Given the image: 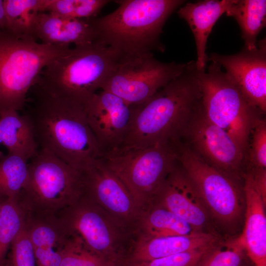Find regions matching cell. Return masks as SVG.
Segmentation results:
<instances>
[{
	"label": "cell",
	"mask_w": 266,
	"mask_h": 266,
	"mask_svg": "<svg viewBox=\"0 0 266 266\" xmlns=\"http://www.w3.org/2000/svg\"><path fill=\"white\" fill-rule=\"evenodd\" d=\"M202 106L196 62L186 63L182 72L144 103L132 105L131 123L118 149H138L170 143L185 133Z\"/></svg>",
	"instance_id": "6da1fadb"
},
{
	"label": "cell",
	"mask_w": 266,
	"mask_h": 266,
	"mask_svg": "<svg viewBox=\"0 0 266 266\" xmlns=\"http://www.w3.org/2000/svg\"><path fill=\"white\" fill-rule=\"evenodd\" d=\"M26 114L38 148L46 149L82 172L103 153L89 124L84 106L50 94L36 84Z\"/></svg>",
	"instance_id": "7a4b0ae2"
},
{
	"label": "cell",
	"mask_w": 266,
	"mask_h": 266,
	"mask_svg": "<svg viewBox=\"0 0 266 266\" xmlns=\"http://www.w3.org/2000/svg\"><path fill=\"white\" fill-rule=\"evenodd\" d=\"M119 6L101 17L92 18L97 40L121 56L152 51L164 52L160 41L163 28L182 0H116Z\"/></svg>",
	"instance_id": "3957f363"
},
{
	"label": "cell",
	"mask_w": 266,
	"mask_h": 266,
	"mask_svg": "<svg viewBox=\"0 0 266 266\" xmlns=\"http://www.w3.org/2000/svg\"><path fill=\"white\" fill-rule=\"evenodd\" d=\"M120 57L98 40L74 46L47 65L35 84L52 95L84 106L101 89Z\"/></svg>",
	"instance_id": "277c9868"
},
{
	"label": "cell",
	"mask_w": 266,
	"mask_h": 266,
	"mask_svg": "<svg viewBox=\"0 0 266 266\" xmlns=\"http://www.w3.org/2000/svg\"><path fill=\"white\" fill-rule=\"evenodd\" d=\"M0 31V114L20 111L42 70L69 49Z\"/></svg>",
	"instance_id": "5b68a950"
},
{
	"label": "cell",
	"mask_w": 266,
	"mask_h": 266,
	"mask_svg": "<svg viewBox=\"0 0 266 266\" xmlns=\"http://www.w3.org/2000/svg\"><path fill=\"white\" fill-rule=\"evenodd\" d=\"M177 153V160L197 191L215 230L225 237L238 235L245 209L243 188L238 181L208 164L187 146Z\"/></svg>",
	"instance_id": "8992f818"
},
{
	"label": "cell",
	"mask_w": 266,
	"mask_h": 266,
	"mask_svg": "<svg viewBox=\"0 0 266 266\" xmlns=\"http://www.w3.org/2000/svg\"><path fill=\"white\" fill-rule=\"evenodd\" d=\"M29 161L27 180L19 196L27 212L56 214L82 196L81 172L49 151L39 148Z\"/></svg>",
	"instance_id": "52a82bcc"
},
{
	"label": "cell",
	"mask_w": 266,
	"mask_h": 266,
	"mask_svg": "<svg viewBox=\"0 0 266 266\" xmlns=\"http://www.w3.org/2000/svg\"><path fill=\"white\" fill-rule=\"evenodd\" d=\"M221 67L211 62L207 72L199 71L203 111L245 153L256 112H261L247 101Z\"/></svg>",
	"instance_id": "ba28073f"
},
{
	"label": "cell",
	"mask_w": 266,
	"mask_h": 266,
	"mask_svg": "<svg viewBox=\"0 0 266 266\" xmlns=\"http://www.w3.org/2000/svg\"><path fill=\"white\" fill-rule=\"evenodd\" d=\"M56 215L68 233L79 237L92 252L112 264L124 263L133 232L88 198L82 195Z\"/></svg>",
	"instance_id": "9c48e42d"
},
{
	"label": "cell",
	"mask_w": 266,
	"mask_h": 266,
	"mask_svg": "<svg viewBox=\"0 0 266 266\" xmlns=\"http://www.w3.org/2000/svg\"><path fill=\"white\" fill-rule=\"evenodd\" d=\"M102 159L121 179L141 209L153 199L175 167L177 153L170 143L148 147L117 149Z\"/></svg>",
	"instance_id": "30bf717a"
},
{
	"label": "cell",
	"mask_w": 266,
	"mask_h": 266,
	"mask_svg": "<svg viewBox=\"0 0 266 266\" xmlns=\"http://www.w3.org/2000/svg\"><path fill=\"white\" fill-rule=\"evenodd\" d=\"M185 66L160 61L152 52L121 56L101 90L117 95L130 105L141 104L179 75Z\"/></svg>",
	"instance_id": "8fae6325"
},
{
	"label": "cell",
	"mask_w": 266,
	"mask_h": 266,
	"mask_svg": "<svg viewBox=\"0 0 266 266\" xmlns=\"http://www.w3.org/2000/svg\"><path fill=\"white\" fill-rule=\"evenodd\" d=\"M80 172L83 195L133 233L141 209L123 182L107 166L102 157Z\"/></svg>",
	"instance_id": "7c38bea8"
},
{
	"label": "cell",
	"mask_w": 266,
	"mask_h": 266,
	"mask_svg": "<svg viewBox=\"0 0 266 266\" xmlns=\"http://www.w3.org/2000/svg\"><path fill=\"white\" fill-rule=\"evenodd\" d=\"M189 123L187 133L196 153L206 163L239 181L244 153L224 130L211 122L202 105Z\"/></svg>",
	"instance_id": "4fadbf2b"
},
{
	"label": "cell",
	"mask_w": 266,
	"mask_h": 266,
	"mask_svg": "<svg viewBox=\"0 0 266 266\" xmlns=\"http://www.w3.org/2000/svg\"><path fill=\"white\" fill-rule=\"evenodd\" d=\"M208 61L217 63L226 69L238 89L254 107L266 111V41L260 40L256 48L244 47L229 55L212 53Z\"/></svg>",
	"instance_id": "5bb4252c"
},
{
	"label": "cell",
	"mask_w": 266,
	"mask_h": 266,
	"mask_svg": "<svg viewBox=\"0 0 266 266\" xmlns=\"http://www.w3.org/2000/svg\"><path fill=\"white\" fill-rule=\"evenodd\" d=\"M84 110L103 155L119 148L130 126L132 105L117 95L100 90L86 102Z\"/></svg>",
	"instance_id": "9a60e30c"
},
{
	"label": "cell",
	"mask_w": 266,
	"mask_h": 266,
	"mask_svg": "<svg viewBox=\"0 0 266 266\" xmlns=\"http://www.w3.org/2000/svg\"><path fill=\"white\" fill-rule=\"evenodd\" d=\"M151 202L174 213L196 232L219 235L197 191L182 168L175 166Z\"/></svg>",
	"instance_id": "2e32d148"
},
{
	"label": "cell",
	"mask_w": 266,
	"mask_h": 266,
	"mask_svg": "<svg viewBox=\"0 0 266 266\" xmlns=\"http://www.w3.org/2000/svg\"><path fill=\"white\" fill-rule=\"evenodd\" d=\"M24 226L33 247L36 266H59L70 234L57 215L26 212Z\"/></svg>",
	"instance_id": "e0dca14e"
},
{
	"label": "cell",
	"mask_w": 266,
	"mask_h": 266,
	"mask_svg": "<svg viewBox=\"0 0 266 266\" xmlns=\"http://www.w3.org/2000/svg\"><path fill=\"white\" fill-rule=\"evenodd\" d=\"M221 239L218 234L198 232L160 237L134 235L124 263L133 264L150 261L210 246Z\"/></svg>",
	"instance_id": "ac0fdd59"
},
{
	"label": "cell",
	"mask_w": 266,
	"mask_h": 266,
	"mask_svg": "<svg viewBox=\"0 0 266 266\" xmlns=\"http://www.w3.org/2000/svg\"><path fill=\"white\" fill-rule=\"evenodd\" d=\"M92 19H72L51 12H40L34 22L32 37L45 44L59 46L91 43L97 38Z\"/></svg>",
	"instance_id": "d6986e66"
},
{
	"label": "cell",
	"mask_w": 266,
	"mask_h": 266,
	"mask_svg": "<svg viewBox=\"0 0 266 266\" xmlns=\"http://www.w3.org/2000/svg\"><path fill=\"white\" fill-rule=\"evenodd\" d=\"M243 178L245 209L240 235L254 266H266V204L255 189L249 171L243 174Z\"/></svg>",
	"instance_id": "ffe728a7"
},
{
	"label": "cell",
	"mask_w": 266,
	"mask_h": 266,
	"mask_svg": "<svg viewBox=\"0 0 266 266\" xmlns=\"http://www.w3.org/2000/svg\"><path fill=\"white\" fill-rule=\"evenodd\" d=\"M234 1L204 0L188 2L179 7L178 16L187 22L195 37L197 56L195 62L198 71H205L208 61L206 53V43L213 26Z\"/></svg>",
	"instance_id": "44dd1931"
},
{
	"label": "cell",
	"mask_w": 266,
	"mask_h": 266,
	"mask_svg": "<svg viewBox=\"0 0 266 266\" xmlns=\"http://www.w3.org/2000/svg\"><path fill=\"white\" fill-rule=\"evenodd\" d=\"M0 143L8 154L19 156L28 162L39 149L30 119L15 110L0 114Z\"/></svg>",
	"instance_id": "7402d4cb"
},
{
	"label": "cell",
	"mask_w": 266,
	"mask_h": 266,
	"mask_svg": "<svg viewBox=\"0 0 266 266\" xmlns=\"http://www.w3.org/2000/svg\"><path fill=\"white\" fill-rule=\"evenodd\" d=\"M194 233L196 232L183 220L164 207L150 202L141 209L133 236L160 237Z\"/></svg>",
	"instance_id": "603a6c76"
},
{
	"label": "cell",
	"mask_w": 266,
	"mask_h": 266,
	"mask_svg": "<svg viewBox=\"0 0 266 266\" xmlns=\"http://www.w3.org/2000/svg\"><path fill=\"white\" fill-rule=\"evenodd\" d=\"M233 17L239 25L244 48H257V37L266 23V0H234L225 12Z\"/></svg>",
	"instance_id": "cb8c5ba5"
},
{
	"label": "cell",
	"mask_w": 266,
	"mask_h": 266,
	"mask_svg": "<svg viewBox=\"0 0 266 266\" xmlns=\"http://www.w3.org/2000/svg\"><path fill=\"white\" fill-rule=\"evenodd\" d=\"M48 0H4L5 30L19 38H31L38 14L45 12Z\"/></svg>",
	"instance_id": "d4e9b609"
},
{
	"label": "cell",
	"mask_w": 266,
	"mask_h": 266,
	"mask_svg": "<svg viewBox=\"0 0 266 266\" xmlns=\"http://www.w3.org/2000/svg\"><path fill=\"white\" fill-rule=\"evenodd\" d=\"M28 162L8 154L0 159V199L18 197L26 183Z\"/></svg>",
	"instance_id": "484cf974"
},
{
	"label": "cell",
	"mask_w": 266,
	"mask_h": 266,
	"mask_svg": "<svg viewBox=\"0 0 266 266\" xmlns=\"http://www.w3.org/2000/svg\"><path fill=\"white\" fill-rule=\"evenodd\" d=\"M25 215L19 196L3 200L0 218V266H4L8 248L22 229Z\"/></svg>",
	"instance_id": "4316f807"
},
{
	"label": "cell",
	"mask_w": 266,
	"mask_h": 266,
	"mask_svg": "<svg viewBox=\"0 0 266 266\" xmlns=\"http://www.w3.org/2000/svg\"><path fill=\"white\" fill-rule=\"evenodd\" d=\"M245 255L240 233L221 238L209 248L197 266H240Z\"/></svg>",
	"instance_id": "83f0119b"
},
{
	"label": "cell",
	"mask_w": 266,
	"mask_h": 266,
	"mask_svg": "<svg viewBox=\"0 0 266 266\" xmlns=\"http://www.w3.org/2000/svg\"><path fill=\"white\" fill-rule=\"evenodd\" d=\"M108 0H48L45 11L77 19L97 17Z\"/></svg>",
	"instance_id": "f1b7e54d"
},
{
	"label": "cell",
	"mask_w": 266,
	"mask_h": 266,
	"mask_svg": "<svg viewBox=\"0 0 266 266\" xmlns=\"http://www.w3.org/2000/svg\"><path fill=\"white\" fill-rule=\"evenodd\" d=\"M90 250L78 236L71 234L64 248L59 266H112Z\"/></svg>",
	"instance_id": "f546056e"
},
{
	"label": "cell",
	"mask_w": 266,
	"mask_h": 266,
	"mask_svg": "<svg viewBox=\"0 0 266 266\" xmlns=\"http://www.w3.org/2000/svg\"><path fill=\"white\" fill-rule=\"evenodd\" d=\"M214 244L150 261L128 265L130 266H197Z\"/></svg>",
	"instance_id": "4dcf8cb0"
},
{
	"label": "cell",
	"mask_w": 266,
	"mask_h": 266,
	"mask_svg": "<svg viewBox=\"0 0 266 266\" xmlns=\"http://www.w3.org/2000/svg\"><path fill=\"white\" fill-rule=\"evenodd\" d=\"M11 248L12 266H36L33 247L24 224Z\"/></svg>",
	"instance_id": "1f68e13d"
},
{
	"label": "cell",
	"mask_w": 266,
	"mask_h": 266,
	"mask_svg": "<svg viewBox=\"0 0 266 266\" xmlns=\"http://www.w3.org/2000/svg\"><path fill=\"white\" fill-rule=\"evenodd\" d=\"M250 159L254 167H266V123L256 118L253 123Z\"/></svg>",
	"instance_id": "d6a6232c"
},
{
	"label": "cell",
	"mask_w": 266,
	"mask_h": 266,
	"mask_svg": "<svg viewBox=\"0 0 266 266\" xmlns=\"http://www.w3.org/2000/svg\"><path fill=\"white\" fill-rule=\"evenodd\" d=\"M250 172L254 186L261 197L262 200L266 204V168L253 167L249 170Z\"/></svg>",
	"instance_id": "836d02e7"
},
{
	"label": "cell",
	"mask_w": 266,
	"mask_h": 266,
	"mask_svg": "<svg viewBox=\"0 0 266 266\" xmlns=\"http://www.w3.org/2000/svg\"><path fill=\"white\" fill-rule=\"evenodd\" d=\"M6 19L3 6V0H0V31L5 30Z\"/></svg>",
	"instance_id": "e575fe53"
},
{
	"label": "cell",
	"mask_w": 266,
	"mask_h": 266,
	"mask_svg": "<svg viewBox=\"0 0 266 266\" xmlns=\"http://www.w3.org/2000/svg\"><path fill=\"white\" fill-rule=\"evenodd\" d=\"M112 266H130L127 264H126V263H123L120 264L113 265Z\"/></svg>",
	"instance_id": "d590c367"
},
{
	"label": "cell",
	"mask_w": 266,
	"mask_h": 266,
	"mask_svg": "<svg viewBox=\"0 0 266 266\" xmlns=\"http://www.w3.org/2000/svg\"><path fill=\"white\" fill-rule=\"evenodd\" d=\"M4 200V199H0V218L1 212L2 202Z\"/></svg>",
	"instance_id": "8d00e7d4"
},
{
	"label": "cell",
	"mask_w": 266,
	"mask_h": 266,
	"mask_svg": "<svg viewBox=\"0 0 266 266\" xmlns=\"http://www.w3.org/2000/svg\"><path fill=\"white\" fill-rule=\"evenodd\" d=\"M243 263H242V264L240 265V266H244V264H243Z\"/></svg>",
	"instance_id": "74e56055"
}]
</instances>
